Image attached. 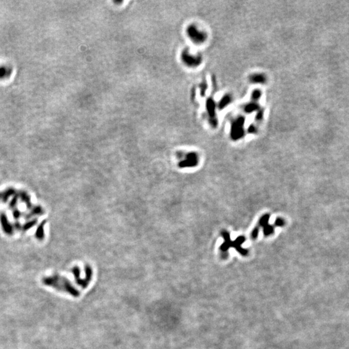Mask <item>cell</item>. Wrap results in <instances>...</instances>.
Segmentation results:
<instances>
[{
	"instance_id": "cell-1",
	"label": "cell",
	"mask_w": 349,
	"mask_h": 349,
	"mask_svg": "<svg viewBox=\"0 0 349 349\" xmlns=\"http://www.w3.org/2000/svg\"><path fill=\"white\" fill-rule=\"evenodd\" d=\"M42 282L47 286L53 288L60 292L67 293L74 298H78L80 295V292L64 277L58 275L46 277L43 279Z\"/></svg>"
},
{
	"instance_id": "cell-2",
	"label": "cell",
	"mask_w": 349,
	"mask_h": 349,
	"mask_svg": "<svg viewBox=\"0 0 349 349\" xmlns=\"http://www.w3.org/2000/svg\"><path fill=\"white\" fill-rule=\"evenodd\" d=\"M188 34L190 38L196 43H201L205 39V35L199 31L195 26H190L188 29Z\"/></svg>"
},
{
	"instance_id": "cell-3",
	"label": "cell",
	"mask_w": 349,
	"mask_h": 349,
	"mask_svg": "<svg viewBox=\"0 0 349 349\" xmlns=\"http://www.w3.org/2000/svg\"><path fill=\"white\" fill-rule=\"evenodd\" d=\"M182 58L184 62L187 65L191 67H195L198 65L200 63V59L196 56L191 54L188 51H184L182 54Z\"/></svg>"
},
{
	"instance_id": "cell-4",
	"label": "cell",
	"mask_w": 349,
	"mask_h": 349,
	"mask_svg": "<svg viewBox=\"0 0 349 349\" xmlns=\"http://www.w3.org/2000/svg\"><path fill=\"white\" fill-rule=\"evenodd\" d=\"M253 80L254 81H255L257 82H263V78L261 77V76L260 75H257L256 76V77H254V78H253Z\"/></svg>"
}]
</instances>
